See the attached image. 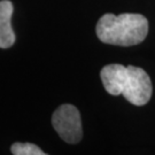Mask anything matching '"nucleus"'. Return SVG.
Here are the masks:
<instances>
[{
    "label": "nucleus",
    "instance_id": "nucleus-6",
    "mask_svg": "<svg viewBox=\"0 0 155 155\" xmlns=\"http://www.w3.org/2000/svg\"><path fill=\"white\" fill-rule=\"evenodd\" d=\"M11 150L13 155H48L37 145L30 143H15L12 145Z\"/></svg>",
    "mask_w": 155,
    "mask_h": 155
},
{
    "label": "nucleus",
    "instance_id": "nucleus-5",
    "mask_svg": "<svg viewBox=\"0 0 155 155\" xmlns=\"http://www.w3.org/2000/svg\"><path fill=\"white\" fill-rule=\"evenodd\" d=\"M13 9L9 0L0 1V48H9L15 43V33L11 23Z\"/></svg>",
    "mask_w": 155,
    "mask_h": 155
},
{
    "label": "nucleus",
    "instance_id": "nucleus-3",
    "mask_svg": "<svg viewBox=\"0 0 155 155\" xmlns=\"http://www.w3.org/2000/svg\"><path fill=\"white\" fill-rule=\"evenodd\" d=\"M52 124L62 140L68 144H77L82 139V121L75 106H60L52 116Z\"/></svg>",
    "mask_w": 155,
    "mask_h": 155
},
{
    "label": "nucleus",
    "instance_id": "nucleus-2",
    "mask_svg": "<svg viewBox=\"0 0 155 155\" xmlns=\"http://www.w3.org/2000/svg\"><path fill=\"white\" fill-rule=\"evenodd\" d=\"M121 94L132 105H146L152 97V82L147 72L139 67L127 66Z\"/></svg>",
    "mask_w": 155,
    "mask_h": 155
},
{
    "label": "nucleus",
    "instance_id": "nucleus-4",
    "mask_svg": "<svg viewBox=\"0 0 155 155\" xmlns=\"http://www.w3.org/2000/svg\"><path fill=\"white\" fill-rule=\"evenodd\" d=\"M127 67L122 64H108L101 69L100 76L106 91L111 95H120L122 93L123 81L125 77Z\"/></svg>",
    "mask_w": 155,
    "mask_h": 155
},
{
    "label": "nucleus",
    "instance_id": "nucleus-1",
    "mask_svg": "<svg viewBox=\"0 0 155 155\" xmlns=\"http://www.w3.org/2000/svg\"><path fill=\"white\" fill-rule=\"evenodd\" d=\"M97 36L105 44L133 46L140 44L148 33V21L140 14H105L97 24Z\"/></svg>",
    "mask_w": 155,
    "mask_h": 155
}]
</instances>
